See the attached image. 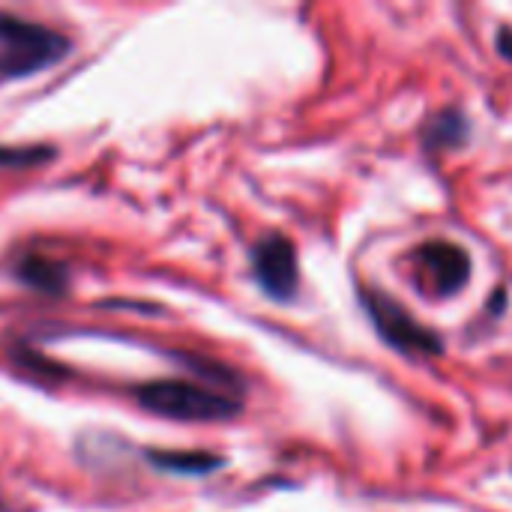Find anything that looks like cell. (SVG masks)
Returning a JSON list of instances; mask_svg holds the SVG:
<instances>
[{
    "mask_svg": "<svg viewBox=\"0 0 512 512\" xmlns=\"http://www.w3.org/2000/svg\"><path fill=\"white\" fill-rule=\"evenodd\" d=\"M135 396L144 411L168 420L210 423V420H231L240 414V399L192 381H150L138 387Z\"/></svg>",
    "mask_w": 512,
    "mask_h": 512,
    "instance_id": "1",
    "label": "cell"
},
{
    "mask_svg": "<svg viewBox=\"0 0 512 512\" xmlns=\"http://www.w3.org/2000/svg\"><path fill=\"white\" fill-rule=\"evenodd\" d=\"M69 54V39L51 27L0 15V75L18 78L54 66Z\"/></svg>",
    "mask_w": 512,
    "mask_h": 512,
    "instance_id": "2",
    "label": "cell"
},
{
    "mask_svg": "<svg viewBox=\"0 0 512 512\" xmlns=\"http://www.w3.org/2000/svg\"><path fill=\"white\" fill-rule=\"evenodd\" d=\"M360 300H363L375 330L381 333V339L387 345H393L396 351H402L408 357L444 354V342L438 339V333L423 327L420 321H414L393 297H387L375 288H360Z\"/></svg>",
    "mask_w": 512,
    "mask_h": 512,
    "instance_id": "3",
    "label": "cell"
},
{
    "mask_svg": "<svg viewBox=\"0 0 512 512\" xmlns=\"http://www.w3.org/2000/svg\"><path fill=\"white\" fill-rule=\"evenodd\" d=\"M252 273L255 282L264 288L273 300H291L297 294L300 270H297V252L288 237L267 234L252 249Z\"/></svg>",
    "mask_w": 512,
    "mask_h": 512,
    "instance_id": "4",
    "label": "cell"
},
{
    "mask_svg": "<svg viewBox=\"0 0 512 512\" xmlns=\"http://www.w3.org/2000/svg\"><path fill=\"white\" fill-rule=\"evenodd\" d=\"M420 267L429 273L435 291L441 297H453L465 288V282L471 279V258L462 246L450 243V240H432L426 246H420L417 252Z\"/></svg>",
    "mask_w": 512,
    "mask_h": 512,
    "instance_id": "5",
    "label": "cell"
},
{
    "mask_svg": "<svg viewBox=\"0 0 512 512\" xmlns=\"http://www.w3.org/2000/svg\"><path fill=\"white\" fill-rule=\"evenodd\" d=\"M465 141H468V117L456 108L435 114L423 126V144L429 150H453V147H462Z\"/></svg>",
    "mask_w": 512,
    "mask_h": 512,
    "instance_id": "6",
    "label": "cell"
},
{
    "mask_svg": "<svg viewBox=\"0 0 512 512\" xmlns=\"http://www.w3.org/2000/svg\"><path fill=\"white\" fill-rule=\"evenodd\" d=\"M18 279L27 282L33 291H45V294H63L66 288V270L42 255H24L15 267Z\"/></svg>",
    "mask_w": 512,
    "mask_h": 512,
    "instance_id": "7",
    "label": "cell"
},
{
    "mask_svg": "<svg viewBox=\"0 0 512 512\" xmlns=\"http://www.w3.org/2000/svg\"><path fill=\"white\" fill-rule=\"evenodd\" d=\"M150 462L171 474H210L222 468V459L213 453H150Z\"/></svg>",
    "mask_w": 512,
    "mask_h": 512,
    "instance_id": "8",
    "label": "cell"
},
{
    "mask_svg": "<svg viewBox=\"0 0 512 512\" xmlns=\"http://www.w3.org/2000/svg\"><path fill=\"white\" fill-rule=\"evenodd\" d=\"M51 156L54 150L48 147H0V168H33Z\"/></svg>",
    "mask_w": 512,
    "mask_h": 512,
    "instance_id": "9",
    "label": "cell"
},
{
    "mask_svg": "<svg viewBox=\"0 0 512 512\" xmlns=\"http://www.w3.org/2000/svg\"><path fill=\"white\" fill-rule=\"evenodd\" d=\"M498 48H501V54L512 60V30L510 27H504L501 33H498Z\"/></svg>",
    "mask_w": 512,
    "mask_h": 512,
    "instance_id": "10",
    "label": "cell"
}]
</instances>
